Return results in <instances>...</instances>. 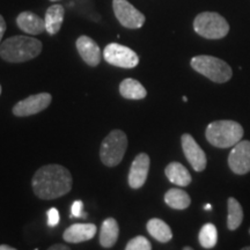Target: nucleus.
Returning <instances> with one entry per match:
<instances>
[{
	"label": "nucleus",
	"instance_id": "1",
	"mask_svg": "<svg viewBox=\"0 0 250 250\" xmlns=\"http://www.w3.org/2000/svg\"><path fill=\"white\" fill-rule=\"evenodd\" d=\"M31 186L39 198L51 201L71 191L72 175L61 165H46L36 171Z\"/></svg>",
	"mask_w": 250,
	"mask_h": 250
},
{
	"label": "nucleus",
	"instance_id": "2",
	"mask_svg": "<svg viewBox=\"0 0 250 250\" xmlns=\"http://www.w3.org/2000/svg\"><path fill=\"white\" fill-rule=\"evenodd\" d=\"M42 51V43L34 37L13 36L0 44V57L9 62H23L37 57Z\"/></svg>",
	"mask_w": 250,
	"mask_h": 250
},
{
	"label": "nucleus",
	"instance_id": "3",
	"mask_svg": "<svg viewBox=\"0 0 250 250\" xmlns=\"http://www.w3.org/2000/svg\"><path fill=\"white\" fill-rule=\"evenodd\" d=\"M205 137L208 142L215 147H233L241 142L243 127L234 121H215L208 125Z\"/></svg>",
	"mask_w": 250,
	"mask_h": 250
},
{
	"label": "nucleus",
	"instance_id": "4",
	"mask_svg": "<svg viewBox=\"0 0 250 250\" xmlns=\"http://www.w3.org/2000/svg\"><path fill=\"white\" fill-rule=\"evenodd\" d=\"M193 70L218 83H226L232 78V68L226 62L213 56H196L191 59Z\"/></svg>",
	"mask_w": 250,
	"mask_h": 250
},
{
	"label": "nucleus",
	"instance_id": "5",
	"mask_svg": "<svg viewBox=\"0 0 250 250\" xmlns=\"http://www.w3.org/2000/svg\"><path fill=\"white\" fill-rule=\"evenodd\" d=\"M127 148V137L122 130H112L103 139L100 147V158L107 167H115L123 160Z\"/></svg>",
	"mask_w": 250,
	"mask_h": 250
},
{
	"label": "nucleus",
	"instance_id": "6",
	"mask_svg": "<svg viewBox=\"0 0 250 250\" xmlns=\"http://www.w3.org/2000/svg\"><path fill=\"white\" fill-rule=\"evenodd\" d=\"M193 29L198 35L208 40L223 39L229 31V24L224 17L214 12L198 14L193 21Z\"/></svg>",
	"mask_w": 250,
	"mask_h": 250
},
{
	"label": "nucleus",
	"instance_id": "7",
	"mask_svg": "<svg viewBox=\"0 0 250 250\" xmlns=\"http://www.w3.org/2000/svg\"><path fill=\"white\" fill-rule=\"evenodd\" d=\"M103 57L110 65L123 68H133L139 62L138 55L132 49L118 44V43H110L105 46Z\"/></svg>",
	"mask_w": 250,
	"mask_h": 250
},
{
	"label": "nucleus",
	"instance_id": "8",
	"mask_svg": "<svg viewBox=\"0 0 250 250\" xmlns=\"http://www.w3.org/2000/svg\"><path fill=\"white\" fill-rule=\"evenodd\" d=\"M114 13L117 20L125 28L129 29H139L145 23V15L131 5L127 0H114L112 1Z\"/></svg>",
	"mask_w": 250,
	"mask_h": 250
},
{
	"label": "nucleus",
	"instance_id": "9",
	"mask_svg": "<svg viewBox=\"0 0 250 250\" xmlns=\"http://www.w3.org/2000/svg\"><path fill=\"white\" fill-rule=\"evenodd\" d=\"M51 95L49 93H40L28 96L27 99L18 102L13 108V114L18 117H27L36 115L49 107L51 103Z\"/></svg>",
	"mask_w": 250,
	"mask_h": 250
},
{
	"label": "nucleus",
	"instance_id": "10",
	"mask_svg": "<svg viewBox=\"0 0 250 250\" xmlns=\"http://www.w3.org/2000/svg\"><path fill=\"white\" fill-rule=\"evenodd\" d=\"M228 166L233 173L243 175L250 171V142L243 140L233 146L228 156Z\"/></svg>",
	"mask_w": 250,
	"mask_h": 250
},
{
	"label": "nucleus",
	"instance_id": "11",
	"mask_svg": "<svg viewBox=\"0 0 250 250\" xmlns=\"http://www.w3.org/2000/svg\"><path fill=\"white\" fill-rule=\"evenodd\" d=\"M182 143V149L186 155L187 160L191 165V167L196 171H203L206 168L208 160H206V155L201 146L197 144L193 139V137L189 133H184L181 138Z\"/></svg>",
	"mask_w": 250,
	"mask_h": 250
},
{
	"label": "nucleus",
	"instance_id": "12",
	"mask_svg": "<svg viewBox=\"0 0 250 250\" xmlns=\"http://www.w3.org/2000/svg\"><path fill=\"white\" fill-rule=\"evenodd\" d=\"M149 170V156L146 153H140L134 158L129 171V186L132 189H140L146 180Z\"/></svg>",
	"mask_w": 250,
	"mask_h": 250
},
{
	"label": "nucleus",
	"instance_id": "13",
	"mask_svg": "<svg viewBox=\"0 0 250 250\" xmlns=\"http://www.w3.org/2000/svg\"><path fill=\"white\" fill-rule=\"evenodd\" d=\"M77 49L81 58L89 66H96L101 62V50L95 41L88 36H80L77 40Z\"/></svg>",
	"mask_w": 250,
	"mask_h": 250
},
{
	"label": "nucleus",
	"instance_id": "14",
	"mask_svg": "<svg viewBox=\"0 0 250 250\" xmlns=\"http://www.w3.org/2000/svg\"><path fill=\"white\" fill-rule=\"evenodd\" d=\"M98 228L94 224H74L65 229L62 237L68 243L88 241L95 236Z\"/></svg>",
	"mask_w": 250,
	"mask_h": 250
},
{
	"label": "nucleus",
	"instance_id": "15",
	"mask_svg": "<svg viewBox=\"0 0 250 250\" xmlns=\"http://www.w3.org/2000/svg\"><path fill=\"white\" fill-rule=\"evenodd\" d=\"M19 28L30 35H39L45 30L44 19L40 18L33 12H22L17 18Z\"/></svg>",
	"mask_w": 250,
	"mask_h": 250
},
{
	"label": "nucleus",
	"instance_id": "16",
	"mask_svg": "<svg viewBox=\"0 0 250 250\" xmlns=\"http://www.w3.org/2000/svg\"><path fill=\"white\" fill-rule=\"evenodd\" d=\"M165 174L167 179L175 186L187 187L191 183V175L189 170L180 162H170L166 167Z\"/></svg>",
	"mask_w": 250,
	"mask_h": 250
},
{
	"label": "nucleus",
	"instance_id": "17",
	"mask_svg": "<svg viewBox=\"0 0 250 250\" xmlns=\"http://www.w3.org/2000/svg\"><path fill=\"white\" fill-rule=\"evenodd\" d=\"M120 227L114 218H108L103 221L100 230V245L103 248H111L118 240Z\"/></svg>",
	"mask_w": 250,
	"mask_h": 250
},
{
	"label": "nucleus",
	"instance_id": "18",
	"mask_svg": "<svg viewBox=\"0 0 250 250\" xmlns=\"http://www.w3.org/2000/svg\"><path fill=\"white\" fill-rule=\"evenodd\" d=\"M62 21H64V7L62 5H52L46 9L44 22L45 31L50 35H55L61 30Z\"/></svg>",
	"mask_w": 250,
	"mask_h": 250
},
{
	"label": "nucleus",
	"instance_id": "19",
	"mask_svg": "<svg viewBox=\"0 0 250 250\" xmlns=\"http://www.w3.org/2000/svg\"><path fill=\"white\" fill-rule=\"evenodd\" d=\"M146 228H147V232L149 233V235L153 236L156 241L161 243L169 242L171 237H173V233H171L170 227L168 226L164 220H161V219H151L147 223V225H146Z\"/></svg>",
	"mask_w": 250,
	"mask_h": 250
},
{
	"label": "nucleus",
	"instance_id": "20",
	"mask_svg": "<svg viewBox=\"0 0 250 250\" xmlns=\"http://www.w3.org/2000/svg\"><path fill=\"white\" fill-rule=\"evenodd\" d=\"M120 93L123 98L129 100H142L147 95L145 87L138 80L131 79V78L122 81L120 85Z\"/></svg>",
	"mask_w": 250,
	"mask_h": 250
},
{
	"label": "nucleus",
	"instance_id": "21",
	"mask_svg": "<svg viewBox=\"0 0 250 250\" xmlns=\"http://www.w3.org/2000/svg\"><path fill=\"white\" fill-rule=\"evenodd\" d=\"M165 202L175 210H186L191 204V198L184 190L174 188L166 192Z\"/></svg>",
	"mask_w": 250,
	"mask_h": 250
},
{
	"label": "nucleus",
	"instance_id": "22",
	"mask_svg": "<svg viewBox=\"0 0 250 250\" xmlns=\"http://www.w3.org/2000/svg\"><path fill=\"white\" fill-rule=\"evenodd\" d=\"M228 215H227V227L228 229L235 230L240 227L243 220L242 206L233 197H229L227 201Z\"/></svg>",
	"mask_w": 250,
	"mask_h": 250
},
{
	"label": "nucleus",
	"instance_id": "23",
	"mask_svg": "<svg viewBox=\"0 0 250 250\" xmlns=\"http://www.w3.org/2000/svg\"><path fill=\"white\" fill-rule=\"evenodd\" d=\"M199 243L203 248L212 249L218 242V230L213 224H205L201 228L198 235Z\"/></svg>",
	"mask_w": 250,
	"mask_h": 250
},
{
	"label": "nucleus",
	"instance_id": "24",
	"mask_svg": "<svg viewBox=\"0 0 250 250\" xmlns=\"http://www.w3.org/2000/svg\"><path fill=\"white\" fill-rule=\"evenodd\" d=\"M125 250H152V246L145 236H136L127 242Z\"/></svg>",
	"mask_w": 250,
	"mask_h": 250
},
{
	"label": "nucleus",
	"instance_id": "25",
	"mask_svg": "<svg viewBox=\"0 0 250 250\" xmlns=\"http://www.w3.org/2000/svg\"><path fill=\"white\" fill-rule=\"evenodd\" d=\"M83 210V203L81 201H76L71 206L72 217L73 218H80V217L86 218L87 214Z\"/></svg>",
	"mask_w": 250,
	"mask_h": 250
},
{
	"label": "nucleus",
	"instance_id": "26",
	"mask_svg": "<svg viewBox=\"0 0 250 250\" xmlns=\"http://www.w3.org/2000/svg\"><path fill=\"white\" fill-rule=\"evenodd\" d=\"M46 215H48V226L50 227H55L57 226L59 223V212L57 208H51L50 210L46 212Z\"/></svg>",
	"mask_w": 250,
	"mask_h": 250
},
{
	"label": "nucleus",
	"instance_id": "27",
	"mask_svg": "<svg viewBox=\"0 0 250 250\" xmlns=\"http://www.w3.org/2000/svg\"><path fill=\"white\" fill-rule=\"evenodd\" d=\"M5 31H6V22L4 18L0 15V44H1V40H2V36H4Z\"/></svg>",
	"mask_w": 250,
	"mask_h": 250
},
{
	"label": "nucleus",
	"instance_id": "28",
	"mask_svg": "<svg viewBox=\"0 0 250 250\" xmlns=\"http://www.w3.org/2000/svg\"><path fill=\"white\" fill-rule=\"evenodd\" d=\"M48 250H71V249L65 245H55V246L50 247Z\"/></svg>",
	"mask_w": 250,
	"mask_h": 250
},
{
	"label": "nucleus",
	"instance_id": "29",
	"mask_svg": "<svg viewBox=\"0 0 250 250\" xmlns=\"http://www.w3.org/2000/svg\"><path fill=\"white\" fill-rule=\"evenodd\" d=\"M0 250H17V249L12 248V247H9L7 245H1L0 246Z\"/></svg>",
	"mask_w": 250,
	"mask_h": 250
},
{
	"label": "nucleus",
	"instance_id": "30",
	"mask_svg": "<svg viewBox=\"0 0 250 250\" xmlns=\"http://www.w3.org/2000/svg\"><path fill=\"white\" fill-rule=\"evenodd\" d=\"M212 208V206L210 205V204H206L205 206H204V210H206V211H210Z\"/></svg>",
	"mask_w": 250,
	"mask_h": 250
},
{
	"label": "nucleus",
	"instance_id": "31",
	"mask_svg": "<svg viewBox=\"0 0 250 250\" xmlns=\"http://www.w3.org/2000/svg\"><path fill=\"white\" fill-rule=\"evenodd\" d=\"M183 250H193V249L191 248V247H184Z\"/></svg>",
	"mask_w": 250,
	"mask_h": 250
},
{
	"label": "nucleus",
	"instance_id": "32",
	"mask_svg": "<svg viewBox=\"0 0 250 250\" xmlns=\"http://www.w3.org/2000/svg\"><path fill=\"white\" fill-rule=\"evenodd\" d=\"M241 250H250V247H245V248H242Z\"/></svg>",
	"mask_w": 250,
	"mask_h": 250
},
{
	"label": "nucleus",
	"instance_id": "33",
	"mask_svg": "<svg viewBox=\"0 0 250 250\" xmlns=\"http://www.w3.org/2000/svg\"><path fill=\"white\" fill-rule=\"evenodd\" d=\"M0 94H1V86H0Z\"/></svg>",
	"mask_w": 250,
	"mask_h": 250
},
{
	"label": "nucleus",
	"instance_id": "34",
	"mask_svg": "<svg viewBox=\"0 0 250 250\" xmlns=\"http://www.w3.org/2000/svg\"><path fill=\"white\" fill-rule=\"evenodd\" d=\"M51 1H57V0H51Z\"/></svg>",
	"mask_w": 250,
	"mask_h": 250
},
{
	"label": "nucleus",
	"instance_id": "35",
	"mask_svg": "<svg viewBox=\"0 0 250 250\" xmlns=\"http://www.w3.org/2000/svg\"><path fill=\"white\" fill-rule=\"evenodd\" d=\"M249 234H250V228H249Z\"/></svg>",
	"mask_w": 250,
	"mask_h": 250
}]
</instances>
